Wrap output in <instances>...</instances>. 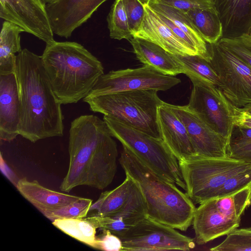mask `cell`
Masks as SVG:
<instances>
[{
  "label": "cell",
  "instance_id": "15",
  "mask_svg": "<svg viewBox=\"0 0 251 251\" xmlns=\"http://www.w3.org/2000/svg\"><path fill=\"white\" fill-rule=\"evenodd\" d=\"M107 0H55L46 4V10L54 34L65 38L90 19Z\"/></svg>",
  "mask_w": 251,
  "mask_h": 251
},
{
  "label": "cell",
  "instance_id": "39",
  "mask_svg": "<svg viewBox=\"0 0 251 251\" xmlns=\"http://www.w3.org/2000/svg\"><path fill=\"white\" fill-rule=\"evenodd\" d=\"M239 109L245 114L251 116V104L239 108Z\"/></svg>",
  "mask_w": 251,
  "mask_h": 251
},
{
  "label": "cell",
  "instance_id": "13",
  "mask_svg": "<svg viewBox=\"0 0 251 251\" xmlns=\"http://www.w3.org/2000/svg\"><path fill=\"white\" fill-rule=\"evenodd\" d=\"M188 108L210 128L229 140L234 126L233 105L217 87L193 85Z\"/></svg>",
  "mask_w": 251,
  "mask_h": 251
},
{
  "label": "cell",
  "instance_id": "2",
  "mask_svg": "<svg viewBox=\"0 0 251 251\" xmlns=\"http://www.w3.org/2000/svg\"><path fill=\"white\" fill-rule=\"evenodd\" d=\"M15 74L21 102L19 135L33 143L63 136L61 104L52 90L41 56L22 49L16 55Z\"/></svg>",
  "mask_w": 251,
  "mask_h": 251
},
{
  "label": "cell",
  "instance_id": "20",
  "mask_svg": "<svg viewBox=\"0 0 251 251\" xmlns=\"http://www.w3.org/2000/svg\"><path fill=\"white\" fill-rule=\"evenodd\" d=\"M157 121L162 140L178 161L196 155L185 125L169 103L158 107Z\"/></svg>",
  "mask_w": 251,
  "mask_h": 251
},
{
  "label": "cell",
  "instance_id": "36",
  "mask_svg": "<svg viewBox=\"0 0 251 251\" xmlns=\"http://www.w3.org/2000/svg\"><path fill=\"white\" fill-rule=\"evenodd\" d=\"M184 12L195 8L216 9L212 0H153Z\"/></svg>",
  "mask_w": 251,
  "mask_h": 251
},
{
  "label": "cell",
  "instance_id": "8",
  "mask_svg": "<svg viewBox=\"0 0 251 251\" xmlns=\"http://www.w3.org/2000/svg\"><path fill=\"white\" fill-rule=\"evenodd\" d=\"M251 205V186L200 204L192 224L196 243L205 244L237 228L241 216Z\"/></svg>",
  "mask_w": 251,
  "mask_h": 251
},
{
  "label": "cell",
  "instance_id": "11",
  "mask_svg": "<svg viewBox=\"0 0 251 251\" xmlns=\"http://www.w3.org/2000/svg\"><path fill=\"white\" fill-rule=\"evenodd\" d=\"M122 251H190L194 240L176 229L148 217L120 237Z\"/></svg>",
  "mask_w": 251,
  "mask_h": 251
},
{
  "label": "cell",
  "instance_id": "1",
  "mask_svg": "<svg viewBox=\"0 0 251 251\" xmlns=\"http://www.w3.org/2000/svg\"><path fill=\"white\" fill-rule=\"evenodd\" d=\"M103 120L93 115L74 119L69 130V165L60 189L69 192L86 185L100 190L112 182L117 171L118 151Z\"/></svg>",
  "mask_w": 251,
  "mask_h": 251
},
{
  "label": "cell",
  "instance_id": "10",
  "mask_svg": "<svg viewBox=\"0 0 251 251\" xmlns=\"http://www.w3.org/2000/svg\"><path fill=\"white\" fill-rule=\"evenodd\" d=\"M208 48L209 62L219 79L218 88L233 106L251 104V67L218 42L208 44Z\"/></svg>",
  "mask_w": 251,
  "mask_h": 251
},
{
  "label": "cell",
  "instance_id": "16",
  "mask_svg": "<svg viewBox=\"0 0 251 251\" xmlns=\"http://www.w3.org/2000/svg\"><path fill=\"white\" fill-rule=\"evenodd\" d=\"M169 105L185 125L196 155L226 157L228 141L224 137L210 128L187 105Z\"/></svg>",
  "mask_w": 251,
  "mask_h": 251
},
{
  "label": "cell",
  "instance_id": "9",
  "mask_svg": "<svg viewBox=\"0 0 251 251\" xmlns=\"http://www.w3.org/2000/svg\"><path fill=\"white\" fill-rule=\"evenodd\" d=\"M178 163L186 185L185 193L194 204L215 198L228 177L251 165L227 157L209 158L198 155Z\"/></svg>",
  "mask_w": 251,
  "mask_h": 251
},
{
  "label": "cell",
  "instance_id": "6",
  "mask_svg": "<svg viewBox=\"0 0 251 251\" xmlns=\"http://www.w3.org/2000/svg\"><path fill=\"white\" fill-rule=\"evenodd\" d=\"M115 189L102 193L91 205V222L96 228L107 229L119 238L148 217L147 206L137 182L128 175Z\"/></svg>",
  "mask_w": 251,
  "mask_h": 251
},
{
  "label": "cell",
  "instance_id": "32",
  "mask_svg": "<svg viewBox=\"0 0 251 251\" xmlns=\"http://www.w3.org/2000/svg\"><path fill=\"white\" fill-rule=\"evenodd\" d=\"M249 186H251V165L228 177L220 188L215 198L226 197Z\"/></svg>",
  "mask_w": 251,
  "mask_h": 251
},
{
  "label": "cell",
  "instance_id": "7",
  "mask_svg": "<svg viewBox=\"0 0 251 251\" xmlns=\"http://www.w3.org/2000/svg\"><path fill=\"white\" fill-rule=\"evenodd\" d=\"M113 137L141 162L164 179L186 191L178 161L162 139L152 137L112 118L103 116Z\"/></svg>",
  "mask_w": 251,
  "mask_h": 251
},
{
  "label": "cell",
  "instance_id": "30",
  "mask_svg": "<svg viewBox=\"0 0 251 251\" xmlns=\"http://www.w3.org/2000/svg\"><path fill=\"white\" fill-rule=\"evenodd\" d=\"M92 201L91 199L81 197L67 205L42 214L52 222L58 219L84 218L89 212Z\"/></svg>",
  "mask_w": 251,
  "mask_h": 251
},
{
  "label": "cell",
  "instance_id": "42",
  "mask_svg": "<svg viewBox=\"0 0 251 251\" xmlns=\"http://www.w3.org/2000/svg\"><path fill=\"white\" fill-rule=\"evenodd\" d=\"M144 3H147L148 1H149L150 0H142Z\"/></svg>",
  "mask_w": 251,
  "mask_h": 251
},
{
  "label": "cell",
  "instance_id": "33",
  "mask_svg": "<svg viewBox=\"0 0 251 251\" xmlns=\"http://www.w3.org/2000/svg\"><path fill=\"white\" fill-rule=\"evenodd\" d=\"M218 43L251 67V40L246 35L237 38H221Z\"/></svg>",
  "mask_w": 251,
  "mask_h": 251
},
{
  "label": "cell",
  "instance_id": "18",
  "mask_svg": "<svg viewBox=\"0 0 251 251\" xmlns=\"http://www.w3.org/2000/svg\"><path fill=\"white\" fill-rule=\"evenodd\" d=\"M181 40L197 53L209 61L208 44L193 25L185 13L175 7L153 0L146 3Z\"/></svg>",
  "mask_w": 251,
  "mask_h": 251
},
{
  "label": "cell",
  "instance_id": "19",
  "mask_svg": "<svg viewBox=\"0 0 251 251\" xmlns=\"http://www.w3.org/2000/svg\"><path fill=\"white\" fill-rule=\"evenodd\" d=\"M145 14L141 25L133 37L151 42L169 52L176 55H198L196 52L181 40L152 10L144 4Z\"/></svg>",
  "mask_w": 251,
  "mask_h": 251
},
{
  "label": "cell",
  "instance_id": "21",
  "mask_svg": "<svg viewBox=\"0 0 251 251\" xmlns=\"http://www.w3.org/2000/svg\"><path fill=\"white\" fill-rule=\"evenodd\" d=\"M222 25V38L248 34L251 25V0H212Z\"/></svg>",
  "mask_w": 251,
  "mask_h": 251
},
{
  "label": "cell",
  "instance_id": "27",
  "mask_svg": "<svg viewBox=\"0 0 251 251\" xmlns=\"http://www.w3.org/2000/svg\"><path fill=\"white\" fill-rule=\"evenodd\" d=\"M226 157L251 164V128L234 125L228 141Z\"/></svg>",
  "mask_w": 251,
  "mask_h": 251
},
{
  "label": "cell",
  "instance_id": "24",
  "mask_svg": "<svg viewBox=\"0 0 251 251\" xmlns=\"http://www.w3.org/2000/svg\"><path fill=\"white\" fill-rule=\"evenodd\" d=\"M25 30L12 23L4 21L0 34V74L15 73L16 53L22 49L20 34Z\"/></svg>",
  "mask_w": 251,
  "mask_h": 251
},
{
  "label": "cell",
  "instance_id": "14",
  "mask_svg": "<svg viewBox=\"0 0 251 251\" xmlns=\"http://www.w3.org/2000/svg\"><path fill=\"white\" fill-rule=\"evenodd\" d=\"M0 17L46 44L54 41L43 0H0Z\"/></svg>",
  "mask_w": 251,
  "mask_h": 251
},
{
  "label": "cell",
  "instance_id": "37",
  "mask_svg": "<svg viewBox=\"0 0 251 251\" xmlns=\"http://www.w3.org/2000/svg\"><path fill=\"white\" fill-rule=\"evenodd\" d=\"M233 121L234 125L251 128V116L243 111L239 108L233 106Z\"/></svg>",
  "mask_w": 251,
  "mask_h": 251
},
{
  "label": "cell",
  "instance_id": "5",
  "mask_svg": "<svg viewBox=\"0 0 251 251\" xmlns=\"http://www.w3.org/2000/svg\"><path fill=\"white\" fill-rule=\"evenodd\" d=\"M154 89L140 90L86 96L83 101L100 113L152 137L162 139L157 121L163 103Z\"/></svg>",
  "mask_w": 251,
  "mask_h": 251
},
{
  "label": "cell",
  "instance_id": "12",
  "mask_svg": "<svg viewBox=\"0 0 251 251\" xmlns=\"http://www.w3.org/2000/svg\"><path fill=\"white\" fill-rule=\"evenodd\" d=\"M180 82L174 76L164 75L151 66L144 65L104 74L87 96L147 89L166 91Z\"/></svg>",
  "mask_w": 251,
  "mask_h": 251
},
{
  "label": "cell",
  "instance_id": "22",
  "mask_svg": "<svg viewBox=\"0 0 251 251\" xmlns=\"http://www.w3.org/2000/svg\"><path fill=\"white\" fill-rule=\"evenodd\" d=\"M137 59L162 74L176 76L184 74V70L175 54L151 42L132 37L129 40Z\"/></svg>",
  "mask_w": 251,
  "mask_h": 251
},
{
  "label": "cell",
  "instance_id": "28",
  "mask_svg": "<svg viewBox=\"0 0 251 251\" xmlns=\"http://www.w3.org/2000/svg\"><path fill=\"white\" fill-rule=\"evenodd\" d=\"M52 223L67 235L93 248L97 228L85 218L58 219L52 221Z\"/></svg>",
  "mask_w": 251,
  "mask_h": 251
},
{
  "label": "cell",
  "instance_id": "35",
  "mask_svg": "<svg viewBox=\"0 0 251 251\" xmlns=\"http://www.w3.org/2000/svg\"><path fill=\"white\" fill-rule=\"evenodd\" d=\"M96 236L93 248L106 251H120L122 249L121 239L107 229Z\"/></svg>",
  "mask_w": 251,
  "mask_h": 251
},
{
  "label": "cell",
  "instance_id": "25",
  "mask_svg": "<svg viewBox=\"0 0 251 251\" xmlns=\"http://www.w3.org/2000/svg\"><path fill=\"white\" fill-rule=\"evenodd\" d=\"M184 12L207 43H217L222 38V25L216 9L195 8Z\"/></svg>",
  "mask_w": 251,
  "mask_h": 251
},
{
  "label": "cell",
  "instance_id": "38",
  "mask_svg": "<svg viewBox=\"0 0 251 251\" xmlns=\"http://www.w3.org/2000/svg\"><path fill=\"white\" fill-rule=\"evenodd\" d=\"M0 169L3 174L13 183L16 187L18 182L20 179L13 170L7 165L0 154Z\"/></svg>",
  "mask_w": 251,
  "mask_h": 251
},
{
  "label": "cell",
  "instance_id": "4",
  "mask_svg": "<svg viewBox=\"0 0 251 251\" xmlns=\"http://www.w3.org/2000/svg\"><path fill=\"white\" fill-rule=\"evenodd\" d=\"M119 160L126 175L139 185L146 202L148 217L186 231L192 224L196 209L186 193L152 171L126 147H123Z\"/></svg>",
  "mask_w": 251,
  "mask_h": 251
},
{
  "label": "cell",
  "instance_id": "17",
  "mask_svg": "<svg viewBox=\"0 0 251 251\" xmlns=\"http://www.w3.org/2000/svg\"><path fill=\"white\" fill-rule=\"evenodd\" d=\"M21 102L15 73L0 74V138L10 142L19 135Z\"/></svg>",
  "mask_w": 251,
  "mask_h": 251
},
{
  "label": "cell",
  "instance_id": "26",
  "mask_svg": "<svg viewBox=\"0 0 251 251\" xmlns=\"http://www.w3.org/2000/svg\"><path fill=\"white\" fill-rule=\"evenodd\" d=\"M175 55L193 85L209 84L218 87V76L209 61L198 55Z\"/></svg>",
  "mask_w": 251,
  "mask_h": 251
},
{
  "label": "cell",
  "instance_id": "29",
  "mask_svg": "<svg viewBox=\"0 0 251 251\" xmlns=\"http://www.w3.org/2000/svg\"><path fill=\"white\" fill-rule=\"evenodd\" d=\"M110 37L129 40L132 37L122 0H115L107 17Z\"/></svg>",
  "mask_w": 251,
  "mask_h": 251
},
{
  "label": "cell",
  "instance_id": "34",
  "mask_svg": "<svg viewBox=\"0 0 251 251\" xmlns=\"http://www.w3.org/2000/svg\"><path fill=\"white\" fill-rule=\"evenodd\" d=\"M132 36L138 31L143 21L145 9L142 0H122Z\"/></svg>",
  "mask_w": 251,
  "mask_h": 251
},
{
  "label": "cell",
  "instance_id": "40",
  "mask_svg": "<svg viewBox=\"0 0 251 251\" xmlns=\"http://www.w3.org/2000/svg\"><path fill=\"white\" fill-rule=\"evenodd\" d=\"M250 40H251V25L248 34L246 35Z\"/></svg>",
  "mask_w": 251,
  "mask_h": 251
},
{
  "label": "cell",
  "instance_id": "41",
  "mask_svg": "<svg viewBox=\"0 0 251 251\" xmlns=\"http://www.w3.org/2000/svg\"><path fill=\"white\" fill-rule=\"evenodd\" d=\"M46 4L50 3L52 2L55 0H43Z\"/></svg>",
  "mask_w": 251,
  "mask_h": 251
},
{
  "label": "cell",
  "instance_id": "31",
  "mask_svg": "<svg viewBox=\"0 0 251 251\" xmlns=\"http://www.w3.org/2000/svg\"><path fill=\"white\" fill-rule=\"evenodd\" d=\"M220 244L210 249L211 251H251V227L236 228L226 235Z\"/></svg>",
  "mask_w": 251,
  "mask_h": 251
},
{
  "label": "cell",
  "instance_id": "3",
  "mask_svg": "<svg viewBox=\"0 0 251 251\" xmlns=\"http://www.w3.org/2000/svg\"><path fill=\"white\" fill-rule=\"evenodd\" d=\"M52 90L63 104L76 103L88 95L104 74L101 63L75 42L46 44L41 56Z\"/></svg>",
  "mask_w": 251,
  "mask_h": 251
},
{
  "label": "cell",
  "instance_id": "23",
  "mask_svg": "<svg viewBox=\"0 0 251 251\" xmlns=\"http://www.w3.org/2000/svg\"><path fill=\"white\" fill-rule=\"evenodd\" d=\"M16 188L42 213L67 205L81 198L49 189L37 180L29 181L26 178L19 180Z\"/></svg>",
  "mask_w": 251,
  "mask_h": 251
}]
</instances>
